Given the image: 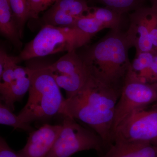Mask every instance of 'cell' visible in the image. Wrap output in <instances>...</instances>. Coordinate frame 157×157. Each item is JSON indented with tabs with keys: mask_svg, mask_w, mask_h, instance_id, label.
I'll return each instance as SVG.
<instances>
[{
	"mask_svg": "<svg viewBox=\"0 0 157 157\" xmlns=\"http://www.w3.org/2000/svg\"><path fill=\"white\" fill-rule=\"evenodd\" d=\"M120 94L90 74L81 89L66 98L59 114L86 124L101 137L106 151L113 143L115 109Z\"/></svg>",
	"mask_w": 157,
	"mask_h": 157,
	"instance_id": "6da1fadb",
	"label": "cell"
},
{
	"mask_svg": "<svg viewBox=\"0 0 157 157\" xmlns=\"http://www.w3.org/2000/svg\"><path fill=\"white\" fill-rule=\"evenodd\" d=\"M130 48L125 32L114 29L78 55L91 75L121 93L132 65Z\"/></svg>",
	"mask_w": 157,
	"mask_h": 157,
	"instance_id": "7a4b0ae2",
	"label": "cell"
},
{
	"mask_svg": "<svg viewBox=\"0 0 157 157\" xmlns=\"http://www.w3.org/2000/svg\"><path fill=\"white\" fill-rule=\"evenodd\" d=\"M29 68L31 84L28 100L17 116L23 122L30 124L59 114L66 99L47 65Z\"/></svg>",
	"mask_w": 157,
	"mask_h": 157,
	"instance_id": "3957f363",
	"label": "cell"
},
{
	"mask_svg": "<svg viewBox=\"0 0 157 157\" xmlns=\"http://www.w3.org/2000/svg\"><path fill=\"white\" fill-rule=\"evenodd\" d=\"M91 39L76 28L43 25L18 57L21 62L63 52L76 51Z\"/></svg>",
	"mask_w": 157,
	"mask_h": 157,
	"instance_id": "277c9868",
	"label": "cell"
},
{
	"mask_svg": "<svg viewBox=\"0 0 157 157\" xmlns=\"http://www.w3.org/2000/svg\"><path fill=\"white\" fill-rule=\"evenodd\" d=\"M63 128L46 157H70L78 152L94 150L98 155L106 151L103 140L92 129L63 116Z\"/></svg>",
	"mask_w": 157,
	"mask_h": 157,
	"instance_id": "5b68a950",
	"label": "cell"
},
{
	"mask_svg": "<svg viewBox=\"0 0 157 157\" xmlns=\"http://www.w3.org/2000/svg\"><path fill=\"white\" fill-rule=\"evenodd\" d=\"M157 102V90L154 85L139 78L131 67L116 106L113 134L130 114Z\"/></svg>",
	"mask_w": 157,
	"mask_h": 157,
	"instance_id": "8992f818",
	"label": "cell"
},
{
	"mask_svg": "<svg viewBox=\"0 0 157 157\" xmlns=\"http://www.w3.org/2000/svg\"><path fill=\"white\" fill-rule=\"evenodd\" d=\"M147 108L133 113L118 125L113 134V143L143 142L157 146V103Z\"/></svg>",
	"mask_w": 157,
	"mask_h": 157,
	"instance_id": "52a82bcc",
	"label": "cell"
},
{
	"mask_svg": "<svg viewBox=\"0 0 157 157\" xmlns=\"http://www.w3.org/2000/svg\"><path fill=\"white\" fill-rule=\"evenodd\" d=\"M47 67L59 87L65 90L66 98H71L78 92L90 75L87 67L76 50L67 52Z\"/></svg>",
	"mask_w": 157,
	"mask_h": 157,
	"instance_id": "ba28073f",
	"label": "cell"
},
{
	"mask_svg": "<svg viewBox=\"0 0 157 157\" xmlns=\"http://www.w3.org/2000/svg\"><path fill=\"white\" fill-rule=\"evenodd\" d=\"M155 7H140L129 14L128 29L125 32L130 47H135L136 55L141 52L154 53L150 38L151 25Z\"/></svg>",
	"mask_w": 157,
	"mask_h": 157,
	"instance_id": "9c48e42d",
	"label": "cell"
},
{
	"mask_svg": "<svg viewBox=\"0 0 157 157\" xmlns=\"http://www.w3.org/2000/svg\"><path fill=\"white\" fill-rule=\"evenodd\" d=\"M62 128V124H45L30 132L25 146L17 152L20 157H47Z\"/></svg>",
	"mask_w": 157,
	"mask_h": 157,
	"instance_id": "30bf717a",
	"label": "cell"
},
{
	"mask_svg": "<svg viewBox=\"0 0 157 157\" xmlns=\"http://www.w3.org/2000/svg\"><path fill=\"white\" fill-rule=\"evenodd\" d=\"M31 77L29 67L16 65L14 70V78L11 83L2 90H0L1 101L14 111V104L22 101L30 87Z\"/></svg>",
	"mask_w": 157,
	"mask_h": 157,
	"instance_id": "8fae6325",
	"label": "cell"
},
{
	"mask_svg": "<svg viewBox=\"0 0 157 157\" xmlns=\"http://www.w3.org/2000/svg\"><path fill=\"white\" fill-rule=\"evenodd\" d=\"M98 157H157V146L143 142L115 141Z\"/></svg>",
	"mask_w": 157,
	"mask_h": 157,
	"instance_id": "7c38bea8",
	"label": "cell"
},
{
	"mask_svg": "<svg viewBox=\"0 0 157 157\" xmlns=\"http://www.w3.org/2000/svg\"><path fill=\"white\" fill-rule=\"evenodd\" d=\"M0 32L15 47L21 48L19 29L9 0H0Z\"/></svg>",
	"mask_w": 157,
	"mask_h": 157,
	"instance_id": "4fadbf2b",
	"label": "cell"
},
{
	"mask_svg": "<svg viewBox=\"0 0 157 157\" xmlns=\"http://www.w3.org/2000/svg\"><path fill=\"white\" fill-rule=\"evenodd\" d=\"M78 18L52 6L45 11L41 20L44 25L75 28L76 21Z\"/></svg>",
	"mask_w": 157,
	"mask_h": 157,
	"instance_id": "5bb4252c",
	"label": "cell"
},
{
	"mask_svg": "<svg viewBox=\"0 0 157 157\" xmlns=\"http://www.w3.org/2000/svg\"><path fill=\"white\" fill-rule=\"evenodd\" d=\"M86 14L100 21L105 29H121L123 14L107 7H90Z\"/></svg>",
	"mask_w": 157,
	"mask_h": 157,
	"instance_id": "9a60e30c",
	"label": "cell"
},
{
	"mask_svg": "<svg viewBox=\"0 0 157 157\" xmlns=\"http://www.w3.org/2000/svg\"><path fill=\"white\" fill-rule=\"evenodd\" d=\"M18 25L21 38L23 36L25 25L31 19L29 0H9Z\"/></svg>",
	"mask_w": 157,
	"mask_h": 157,
	"instance_id": "2e32d148",
	"label": "cell"
},
{
	"mask_svg": "<svg viewBox=\"0 0 157 157\" xmlns=\"http://www.w3.org/2000/svg\"><path fill=\"white\" fill-rule=\"evenodd\" d=\"M52 6L76 17L85 15L90 7L86 0H57Z\"/></svg>",
	"mask_w": 157,
	"mask_h": 157,
	"instance_id": "e0dca14e",
	"label": "cell"
},
{
	"mask_svg": "<svg viewBox=\"0 0 157 157\" xmlns=\"http://www.w3.org/2000/svg\"><path fill=\"white\" fill-rule=\"evenodd\" d=\"M124 14L143 7L145 0H91Z\"/></svg>",
	"mask_w": 157,
	"mask_h": 157,
	"instance_id": "ac0fdd59",
	"label": "cell"
},
{
	"mask_svg": "<svg viewBox=\"0 0 157 157\" xmlns=\"http://www.w3.org/2000/svg\"><path fill=\"white\" fill-rule=\"evenodd\" d=\"M9 107L1 102L0 104V124L13 127L14 129H21L29 132L34 128L30 124L25 123L21 120L18 116L13 113Z\"/></svg>",
	"mask_w": 157,
	"mask_h": 157,
	"instance_id": "d6986e66",
	"label": "cell"
},
{
	"mask_svg": "<svg viewBox=\"0 0 157 157\" xmlns=\"http://www.w3.org/2000/svg\"><path fill=\"white\" fill-rule=\"evenodd\" d=\"M75 28L91 39L99 32L105 29L99 21L87 14L78 17Z\"/></svg>",
	"mask_w": 157,
	"mask_h": 157,
	"instance_id": "ffe728a7",
	"label": "cell"
},
{
	"mask_svg": "<svg viewBox=\"0 0 157 157\" xmlns=\"http://www.w3.org/2000/svg\"><path fill=\"white\" fill-rule=\"evenodd\" d=\"M154 53L141 52L136 55L132 63L131 69L140 77H143L148 73L151 65Z\"/></svg>",
	"mask_w": 157,
	"mask_h": 157,
	"instance_id": "44dd1931",
	"label": "cell"
},
{
	"mask_svg": "<svg viewBox=\"0 0 157 157\" xmlns=\"http://www.w3.org/2000/svg\"><path fill=\"white\" fill-rule=\"evenodd\" d=\"M57 0H29L31 19H38L40 13L46 11Z\"/></svg>",
	"mask_w": 157,
	"mask_h": 157,
	"instance_id": "7402d4cb",
	"label": "cell"
},
{
	"mask_svg": "<svg viewBox=\"0 0 157 157\" xmlns=\"http://www.w3.org/2000/svg\"><path fill=\"white\" fill-rule=\"evenodd\" d=\"M155 7L154 14L151 25L150 38L153 47L154 53L157 52V5H152Z\"/></svg>",
	"mask_w": 157,
	"mask_h": 157,
	"instance_id": "603a6c76",
	"label": "cell"
},
{
	"mask_svg": "<svg viewBox=\"0 0 157 157\" xmlns=\"http://www.w3.org/2000/svg\"><path fill=\"white\" fill-rule=\"evenodd\" d=\"M0 157H20L17 152L12 149L2 137H0Z\"/></svg>",
	"mask_w": 157,
	"mask_h": 157,
	"instance_id": "cb8c5ba5",
	"label": "cell"
},
{
	"mask_svg": "<svg viewBox=\"0 0 157 157\" xmlns=\"http://www.w3.org/2000/svg\"><path fill=\"white\" fill-rule=\"evenodd\" d=\"M150 71L154 83L157 82V53H154L152 62L150 66Z\"/></svg>",
	"mask_w": 157,
	"mask_h": 157,
	"instance_id": "d4e9b609",
	"label": "cell"
},
{
	"mask_svg": "<svg viewBox=\"0 0 157 157\" xmlns=\"http://www.w3.org/2000/svg\"><path fill=\"white\" fill-rule=\"evenodd\" d=\"M151 3V5H157V0H149Z\"/></svg>",
	"mask_w": 157,
	"mask_h": 157,
	"instance_id": "484cf974",
	"label": "cell"
},
{
	"mask_svg": "<svg viewBox=\"0 0 157 157\" xmlns=\"http://www.w3.org/2000/svg\"><path fill=\"white\" fill-rule=\"evenodd\" d=\"M152 84H153L154 85V86H155V87L156 88V89L157 90V82H154V83H152ZM156 103H157V102Z\"/></svg>",
	"mask_w": 157,
	"mask_h": 157,
	"instance_id": "4316f807",
	"label": "cell"
}]
</instances>
